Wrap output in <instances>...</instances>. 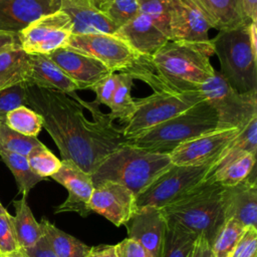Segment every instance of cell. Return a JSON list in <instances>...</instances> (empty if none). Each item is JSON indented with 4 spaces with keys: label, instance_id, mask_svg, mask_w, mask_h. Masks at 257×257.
<instances>
[{
    "label": "cell",
    "instance_id": "12",
    "mask_svg": "<svg viewBox=\"0 0 257 257\" xmlns=\"http://www.w3.org/2000/svg\"><path fill=\"white\" fill-rule=\"evenodd\" d=\"M136 195L126 187L105 181L94 186L88 208L110 221L114 226L124 225L138 209Z\"/></svg>",
    "mask_w": 257,
    "mask_h": 257
},
{
    "label": "cell",
    "instance_id": "52",
    "mask_svg": "<svg viewBox=\"0 0 257 257\" xmlns=\"http://www.w3.org/2000/svg\"><path fill=\"white\" fill-rule=\"evenodd\" d=\"M0 257H1V256H0Z\"/></svg>",
    "mask_w": 257,
    "mask_h": 257
},
{
    "label": "cell",
    "instance_id": "34",
    "mask_svg": "<svg viewBox=\"0 0 257 257\" xmlns=\"http://www.w3.org/2000/svg\"><path fill=\"white\" fill-rule=\"evenodd\" d=\"M144 14L169 40H172L169 0H138Z\"/></svg>",
    "mask_w": 257,
    "mask_h": 257
},
{
    "label": "cell",
    "instance_id": "17",
    "mask_svg": "<svg viewBox=\"0 0 257 257\" xmlns=\"http://www.w3.org/2000/svg\"><path fill=\"white\" fill-rule=\"evenodd\" d=\"M47 55L77 85L78 89H90L112 73L98 60L68 47L56 49Z\"/></svg>",
    "mask_w": 257,
    "mask_h": 257
},
{
    "label": "cell",
    "instance_id": "21",
    "mask_svg": "<svg viewBox=\"0 0 257 257\" xmlns=\"http://www.w3.org/2000/svg\"><path fill=\"white\" fill-rule=\"evenodd\" d=\"M60 10L71 19L72 34H114L119 28L89 0H60Z\"/></svg>",
    "mask_w": 257,
    "mask_h": 257
},
{
    "label": "cell",
    "instance_id": "18",
    "mask_svg": "<svg viewBox=\"0 0 257 257\" xmlns=\"http://www.w3.org/2000/svg\"><path fill=\"white\" fill-rule=\"evenodd\" d=\"M226 220L233 218L245 227H257V183L255 170L239 184L223 189Z\"/></svg>",
    "mask_w": 257,
    "mask_h": 257
},
{
    "label": "cell",
    "instance_id": "36",
    "mask_svg": "<svg viewBox=\"0 0 257 257\" xmlns=\"http://www.w3.org/2000/svg\"><path fill=\"white\" fill-rule=\"evenodd\" d=\"M27 160L32 171L45 179L54 175L61 166V161L43 144L35 147L27 156Z\"/></svg>",
    "mask_w": 257,
    "mask_h": 257
},
{
    "label": "cell",
    "instance_id": "32",
    "mask_svg": "<svg viewBox=\"0 0 257 257\" xmlns=\"http://www.w3.org/2000/svg\"><path fill=\"white\" fill-rule=\"evenodd\" d=\"M5 123L11 130L28 137H36L43 127L42 117L27 105H21L9 111Z\"/></svg>",
    "mask_w": 257,
    "mask_h": 257
},
{
    "label": "cell",
    "instance_id": "5",
    "mask_svg": "<svg viewBox=\"0 0 257 257\" xmlns=\"http://www.w3.org/2000/svg\"><path fill=\"white\" fill-rule=\"evenodd\" d=\"M223 189L216 182H203L184 198L161 209L168 220L204 236L211 246L226 221Z\"/></svg>",
    "mask_w": 257,
    "mask_h": 257
},
{
    "label": "cell",
    "instance_id": "2",
    "mask_svg": "<svg viewBox=\"0 0 257 257\" xmlns=\"http://www.w3.org/2000/svg\"><path fill=\"white\" fill-rule=\"evenodd\" d=\"M213 47L169 40L152 56L140 55L124 71L146 82L154 92L199 91L215 69L210 62Z\"/></svg>",
    "mask_w": 257,
    "mask_h": 257
},
{
    "label": "cell",
    "instance_id": "7",
    "mask_svg": "<svg viewBox=\"0 0 257 257\" xmlns=\"http://www.w3.org/2000/svg\"><path fill=\"white\" fill-rule=\"evenodd\" d=\"M199 91L203 99L217 112V130H241L257 116V92H238L220 71H215L201 85Z\"/></svg>",
    "mask_w": 257,
    "mask_h": 257
},
{
    "label": "cell",
    "instance_id": "3",
    "mask_svg": "<svg viewBox=\"0 0 257 257\" xmlns=\"http://www.w3.org/2000/svg\"><path fill=\"white\" fill-rule=\"evenodd\" d=\"M172 165L169 155L152 153L124 143L109 154L90 176L93 186L105 181L117 183L137 197Z\"/></svg>",
    "mask_w": 257,
    "mask_h": 257
},
{
    "label": "cell",
    "instance_id": "37",
    "mask_svg": "<svg viewBox=\"0 0 257 257\" xmlns=\"http://www.w3.org/2000/svg\"><path fill=\"white\" fill-rule=\"evenodd\" d=\"M118 27L140 13L138 0H109L101 11Z\"/></svg>",
    "mask_w": 257,
    "mask_h": 257
},
{
    "label": "cell",
    "instance_id": "50",
    "mask_svg": "<svg viewBox=\"0 0 257 257\" xmlns=\"http://www.w3.org/2000/svg\"><path fill=\"white\" fill-rule=\"evenodd\" d=\"M3 257H23V254H18V255H11V256H3Z\"/></svg>",
    "mask_w": 257,
    "mask_h": 257
},
{
    "label": "cell",
    "instance_id": "35",
    "mask_svg": "<svg viewBox=\"0 0 257 257\" xmlns=\"http://www.w3.org/2000/svg\"><path fill=\"white\" fill-rule=\"evenodd\" d=\"M40 144L42 143L36 137L21 135L8 127L5 122L0 123V149L27 157Z\"/></svg>",
    "mask_w": 257,
    "mask_h": 257
},
{
    "label": "cell",
    "instance_id": "29",
    "mask_svg": "<svg viewBox=\"0 0 257 257\" xmlns=\"http://www.w3.org/2000/svg\"><path fill=\"white\" fill-rule=\"evenodd\" d=\"M0 157L14 176L18 192L22 194L23 197H27L30 190L34 188L36 184L46 180L32 171L27 157L11 153L3 149H0Z\"/></svg>",
    "mask_w": 257,
    "mask_h": 257
},
{
    "label": "cell",
    "instance_id": "27",
    "mask_svg": "<svg viewBox=\"0 0 257 257\" xmlns=\"http://www.w3.org/2000/svg\"><path fill=\"white\" fill-rule=\"evenodd\" d=\"M15 215L12 216V221L17 236L18 243L21 249H26L34 244L43 236L40 224L36 221L33 213L27 204L26 197L13 202Z\"/></svg>",
    "mask_w": 257,
    "mask_h": 257
},
{
    "label": "cell",
    "instance_id": "16",
    "mask_svg": "<svg viewBox=\"0 0 257 257\" xmlns=\"http://www.w3.org/2000/svg\"><path fill=\"white\" fill-rule=\"evenodd\" d=\"M167 223V218L162 209L144 206L138 207L124 226L127 230V238L139 242L151 257H161Z\"/></svg>",
    "mask_w": 257,
    "mask_h": 257
},
{
    "label": "cell",
    "instance_id": "40",
    "mask_svg": "<svg viewBox=\"0 0 257 257\" xmlns=\"http://www.w3.org/2000/svg\"><path fill=\"white\" fill-rule=\"evenodd\" d=\"M231 257H257V227H245Z\"/></svg>",
    "mask_w": 257,
    "mask_h": 257
},
{
    "label": "cell",
    "instance_id": "25",
    "mask_svg": "<svg viewBox=\"0 0 257 257\" xmlns=\"http://www.w3.org/2000/svg\"><path fill=\"white\" fill-rule=\"evenodd\" d=\"M30 55L21 48L0 53V89L26 83L30 77Z\"/></svg>",
    "mask_w": 257,
    "mask_h": 257
},
{
    "label": "cell",
    "instance_id": "1",
    "mask_svg": "<svg viewBox=\"0 0 257 257\" xmlns=\"http://www.w3.org/2000/svg\"><path fill=\"white\" fill-rule=\"evenodd\" d=\"M26 100L42 117L62 160L71 161L89 175L126 142L122 128L113 124L95 100L87 102L74 91L66 94L26 83Z\"/></svg>",
    "mask_w": 257,
    "mask_h": 257
},
{
    "label": "cell",
    "instance_id": "10",
    "mask_svg": "<svg viewBox=\"0 0 257 257\" xmlns=\"http://www.w3.org/2000/svg\"><path fill=\"white\" fill-rule=\"evenodd\" d=\"M73 24L61 10L43 15L31 22L18 34L19 44L27 54H49L66 47L72 35Z\"/></svg>",
    "mask_w": 257,
    "mask_h": 257
},
{
    "label": "cell",
    "instance_id": "30",
    "mask_svg": "<svg viewBox=\"0 0 257 257\" xmlns=\"http://www.w3.org/2000/svg\"><path fill=\"white\" fill-rule=\"evenodd\" d=\"M119 79L111 98L108 116L125 123L133 115L136 108V99L132 96L134 78L127 72H118Z\"/></svg>",
    "mask_w": 257,
    "mask_h": 257
},
{
    "label": "cell",
    "instance_id": "8",
    "mask_svg": "<svg viewBox=\"0 0 257 257\" xmlns=\"http://www.w3.org/2000/svg\"><path fill=\"white\" fill-rule=\"evenodd\" d=\"M202 99L200 91L153 92L146 97L137 98L133 115L121 127L122 135L125 140L137 137L188 109Z\"/></svg>",
    "mask_w": 257,
    "mask_h": 257
},
{
    "label": "cell",
    "instance_id": "24",
    "mask_svg": "<svg viewBox=\"0 0 257 257\" xmlns=\"http://www.w3.org/2000/svg\"><path fill=\"white\" fill-rule=\"evenodd\" d=\"M247 153L254 155L257 153V116L253 117L241 128L235 138L227 145L210 169L206 179L225 165Z\"/></svg>",
    "mask_w": 257,
    "mask_h": 257
},
{
    "label": "cell",
    "instance_id": "43",
    "mask_svg": "<svg viewBox=\"0 0 257 257\" xmlns=\"http://www.w3.org/2000/svg\"><path fill=\"white\" fill-rule=\"evenodd\" d=\"M23 257H57L51 250L44 236H42L33 246L22 249Z\"/></svg>",
    "mask_w": 257,
    "mask_h": 257
},
{
    "label": "cell",
    "instance_id": "47",
    "mask_svg": "<svg viewBox=\"0 0 257 257\" xmlns=\"http://www.w3.org/2000/svg\"><path fill=\"white\" fill-rule=\"evenodd\" d=\"M243 15L247 21H257V0H240Z\"/></svg>",
    "mask_w": 257,
    "mask_h": 257
},
{
    "label": "cell",
    "instance_id": "23",
    "mask_svg": "<svg viewBox=\"0 0 257 257\" xmlns=\"http://www.w3.org/2000/svg\"><path fill=\"white\" fill-rule=\"evenodd\" d=\"M212 28L231 29L249 23L243 15L240 0H195Z\"/></svg>",
    "mask_w": 257,
    "mask_h": 257
},
{
    "label": "cell",
    "instance_id": "51",
    "mask_svg": "<svg viewBox=\"0 0 257 257\" xmlns=\"http://www.w3.org/2000/svg\"><path fill=\"white\" fill-rule=\"evenodd\" d=\"M0 123H2V122H0Z\"/></svg>",
    "mask_w": 257,
    "mask_h": 257
},
{
    "label": "cell",
    "instance_id": "20",
    "mask_svg": "<svg viewBox=\"0 0 257 257\" xmlns=\"http://www.w3.org/2000/svg\"><path fill=\"white\" fill-rule=\"evenodd\" d=\"M114 35L123 40L134 51L142 56H152L169 41L142 13L121 25Z\"/></svg>",
    "mask_w": 257,
    "mask_h": 257
},
{
    "label": "cell",
    "instance_id": "15",
    "mask_svg": "<svg viewBox=\"0 0 257 257\" xmlns=\"http://www.w3.org/2000/svg\"><path fill=\"white\" fill-rule=\"evenodd\" d=\"M51 178L68 191L66 200L55 208V213L75 212L81 217H87L91 213L88 202L94 186L89 174L71 161L61 160L59 170Z\"/></svg>",
    "mask_w": 257,
    "mask_h": 257
},
{
    "label": "cell",
    "instance_id": "9",
    "mask_svg": "<svg viewBox=\"0 0 257 257\" xmlns=\"http://www.w3.org/2000/svg\"><path fill=\"white\" fill-rule=\"evenodd\" d=\"M213 163L200 166L172 165L137 196V206L164 208L184 198L206 179Z\"/></svg>",
    "mask_w": 257,
    "mask_h": 257
},
{
    "label": "cell",
    "instance_id": "14",
    "mask_svg": "<svg viewBox=\"0 0 257 257\" xmlns=\"http://www.w3.org/2000/svg\"><path fill=\"white\" fill-rule=\"evenodd\" d=\"M238 128L216 130L179 145L169 156L173 165L200 166L215 163L227 145L239 133Z\"/></svg>",
    "mask_w": 257,
    "mask_h": 257
},
{
    "label": "cell",
    "instance_id": "6",
    "mask_svg": "<svg viewBox=\"0 0 257 257\" xmlns=\"http://www.w3.org/2000/svg\"><path fill=\"white\" fill-rule=\"evenodd\" d=\"M250 22L220 30L211 39L220 62V73L238 92H257V51L250 40Z\"/></svg>",
    "mask_w": 257,
    "mask_h": 257
},
{
    "label": "cell",
    "instance_id": "41",
    "mask_svg": "<svg viewBox=\"0 0 257 257\" xmlns=\"http://www.w3.org/2000/svg\"><path fill=\"white\" fill-rule=\"evenodd\" d=\"M119 79L118 72H112L100 81H98L96 84H94L90 90H92L95 95V101L98 104H103L107 107H109L112 95L114 93V90L117 86Z\"/></svg>",
    "mask_w": 257,
    "mask_h": 257
},
{
    "label": "cell",
    "instance_id": "46",
    "mask_svg": "<svg viewBox=\"0 0 257 257\" xmlns=\"http://www.w3.org/2000/svg\"><path fill=\"white\" fill-rule=\"evenodd\" d=\"M192 257H214L211 246L204 236L197 237Z\"/></svg>",
    "mask_w": 257,
    "mask_h": 257
},
{
    "label": "cell",
    "instance_id": "42",
    "mask_svg": "<svg viewBox=\"0 0 257 257\" xmlns=\"http://www.w3.org/2000/svg\"><path fill=\"white\" fill-rule=\"evenodd\" d=\"M118 257H151L149 252L137 241L125 238L115 245Z\"/></svg>",
    "mask_w": 257,
    "mask_h": 257
},
{
    "label": "cell",
    "instance_id": "19",
    "mask_svg": "<svg viewBox=\"0 0 257 257\" xmlns=\"http://www.w3.org/2000/svg\"><path fill=\"white\" fill-rule=\"evenodd\" d=\"M60 10V0H0V29L18 33L39 17Z\"/></svg>",
    "mask_w": 257,
    "mask_h": 257
},
{
    "label": "cell",
    "instance_id": "53",
    "mask_svg": "<svg viewBox=\"0 0 257 257\" xmlns=\"http://www.w3.org/2000/svg\"><path fill=\"white\" fill-rule=\"evenodd\" d=\"M0 256H1V255H0Z\"/></svg>",
    "mask_w": 257,
    "mask_h": 257
},
{
    "label": "cell",
    "instance_id": "45",
    "mask_svg": "<svg viewBox=\"0 0 257 257\" xmlns=\"http://www.w3.org/2000/svg\"><path fill=\"white\" fill-rule=\"evenodd\" d=\"M86 257H118L115 245L101 244L90 247Z\"/></svg>",
    "mask_w": 257,
    "mask_h": 257
},
{
    "label": "cell",
    "instance_id": "28",
    "mask_svg": "<svg viewBox=\"0 0 257 257\" xmlns=\"http://www.w3.org/2000/svg\"><path fill=\"white\" fill-rule=\"evenodd\" d=\"M167 230L161 257H192L198 235L167 219Z\"/></svg>",
    "mask_w": 257,
    "mask_h": 257
},
{
    "label": "cell",
    "instance_id": "39",
    "mask_svg": "<svg viewBox=\"0 0 257 257\" xmlns=\"http://www.w3.org/2000/svg\"><path fill=\"white\" fill-rule=\"evenodd\" d=\"M26 104V83H19L0 89V122H5L9 111Z\"/></svg>",
    "mask_w": 257,
    "mask_h": 257
},
{
    "label": "cell",
    "instance_id": "26",
    "mask_svg": "<svg viewBox=\"0 0 257 257\" xmlns=\"http://www.w3.org/2000/svg\"><path fill=\"white\" fill-rule=\"evenodd\" d=\"M43 236L57 257H86L89 246L58 229L47 219L40 221Z\"/></svg>",
    "mask_w": 257,
    "mask_h": 257
},
{
    "label": "cell",
    "instance_id": "22",
    "mask_svg": "<svg viewBox=\"0 0 257 257\" xmlns=\"http://www.w3.org/2000/svg\"><path fill=\"white\" fill-rule=\"evenodd\" d=\"M30 55V54H29ZM31 69L27 84L55 89L64 93L77 90V85L48 57L47 54L30 55Z\"/></svg>",
    "mask_w": 257,
    "mask_h": 257
},
{
    "label": "cell",
    "instance_id": "48",
    "mask_svg": "<svg viewBox=\"0 0 257 257\" xmlns=\"http://www.w3.org/2000/svg\"><path fill=\"white\" fill-rule=\"evenodd\" d=\"M98 10L102 11L103 8L106 6V4L109 2V0H89Z\"/></svg>",
    "mask_w": 257,
    "mask_h": 257
},
{
    "label": "cell",
    "instance_id": "4",
    "mask_svg": "<svg viewBox=\"0 0 257 257\" xmlns=\"http://www.w3.org/2000/svg\"><path fill=\"white\" fill-rule=\"evenodd\" d=\"M216 110L202 99L143 134L126 140L125 144L158 154L170 155L179 145L217 130Z\"/></svg>",
    "mask_w": 257,
    "mask_h": 257
},
{
    "label": "cell",
    "instance_id": "13",
    "mask_svg": "<svg viewBox=\"0 0 257 257\" xmlns=\"http://www.w3.org/2000/svg\"><path fill=\"white\" fill-rule=\"evenodd\" d=\"M173 41H185L213 47L209 38L212 29L195 0H169Z\"/></svg>",
    "mask_w": 257,
    "mask_h": 257
},
{
    "label": "cell",
    "instance_id": "31",
    "mask_svg": "<svg viewBox=\"0 0 257 257\" xmlns=\"http://www.w3.org/2000/svg\"><path fill=\"white\" fill-rule=\"evenodd\" d=\"M256 155L247 153L225 165L204 182H216L223 187H231L247 179L254 171Z\"/></svg>",
    "mask_w": 257,
    "mask_h": 257
},
{
    "label": "cell",
    "instance_id": "44",
    "mask_svg": "<svg viewBox=\"0 0 257 257\" xmlns=\"http://www.w3.org/2000/svg\"><path fill=\"white\" fill-rule=\"evenodd\" d=\"M15 48H21L19 44L18 34L15 32L0 29V53Z\"/></svg>",
    "mask_w": 257,
    "mask_h": 257
},
{
    "label": "cell",
    "instance_id": "33",
    "mask_svg": "<svg viewBox=\"0 0 257 257\" xmlns=\"http://www.w3.org/2000/svg\"><path fill=\"white\" fill-rule=\"evenodd\" d=\"M245 226L236 219L230 218L225 221L217 233L211 250L214 257H231L239 239L244 232Z\"/></svg>",
    "mask_w": 257,
    "mask_h": 257
},
{
    "label": "cell",
    "instance_id": "11",
    "mask_svg": "<svg viewBox=\"0 0 257 257\" xmlns=\"http://www.w3.org/2000/svg\"><path fill=\"white\" fill-rule=\"evenodd\" d=\"M66 47L98 60L111 72L128 70L140 56L123 40L108 33L72 34Z\"/></svg>",
    "mask_w": 257,
    "mask_h": 257
},
{
    "label": "cell",
    "instance_id": "49",
    "mask_svg": "<svg viewBox=\"0 0 257 257\" xmlns=\"http://www.w3.org/2000/svg\"><path fill=\"white\" fill-rule=\"evenodd\" d=\"M8 211L4 208V206L0 203V215H2V214H5V213H7Z\"/></svg>",
    "mask_w": 257,
    "mask_h": 257
},
{
    "label": "cell",
    "instance_id": "38",
    "mask_svg": "<svg viewBox=\"0 0 257 257\" xmlns=\"http://www.w3.org/2000/svg\"><path fill=\"white\" fill-rule=\"evenodd\" d=\"M22 253L15 233L12 215L8 212L0 215V255L11 256Z\"/></svg>",
    "mask_w": 257,
    "mask_h": 257
}]
</instances>
